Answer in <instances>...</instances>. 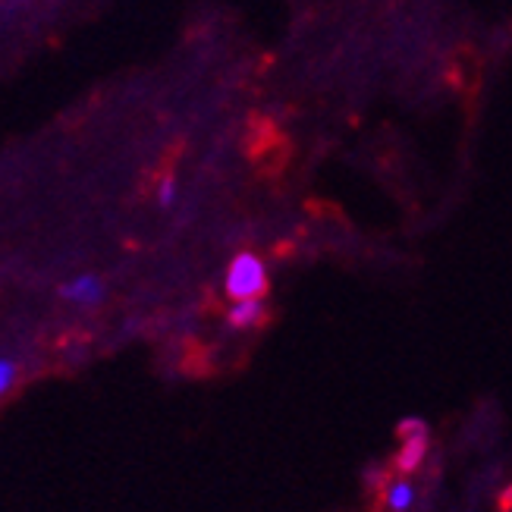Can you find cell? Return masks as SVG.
<instances>
[{
	"label": "cell",
	"instance_id": "1",
	"mask_svg": "<svg viewBox=\"0 0 512 512\" xmlns=\"http://www.w3.org/2000/svg\"><path fill=\"white\" fill-rule=\"evenodd\" d=\"M267 289V267L258 255H236L227 271V293L233 302L242 299H261Z\"/></svg>",
	"mask_w": 512,
	"mask_h": 512
},
{
	"label": "cell",
	"instance_id": "2",
	"mask_svg": "<svg viewBox=\"0 0 512 512\" xmlns=\"http://www.w3.org/2000/svg\"><path fill=\"white\" fill-rule=\"evenodd\" d=\"M60 296L73 305H98L104 299V283L95 274H79L60 286Z\"/></svg>",
	"mask_w": 512,
	"mask_h": 512
},
{
	"label": "cell",
	"instance_id": "3",
	"mask_svg": "<svg viewBox=\"0 0 512 512\" xmlns=\"http://www.w3.org/2000/svg\"><path fill=\"white\" fill-rule=\"evenodd\" d=\"M264 315V302L261 299H242V302H233L230 308V324L233 327H255Z\"/></svg>",
	"mask_w": 512,
	"mask_h": 512
},
{
	"label": "cell",
	"instance_id": "4",
	"mask_svg": "<svg viewBox=\"0 0 512 512\" xmlns=\"http://www.w3.org/2000/svg\"><path fill=\"white\" fill-rule=\"evenodd\" d=\"M425 453H428V437H425V434H418V437L406 440L403 453H399V469H403V472L418 469L421 459H425Z\"/></svg>",
	"mask_w": 512,
	"mask_h": 512
},
{
	"label": "cell",
	"instance_id": "5",
	"mask_svg": "<svg viewBox=\"0 0 512 512\" xmlns=\"http://www.w3.org/2000/svg\"><path fill=\"white\" fill-rule=\"evenodd\" d=\"M384 500H387V506L393 512H406L415 503V487L409 481H396V484L387 487V497Z\"/></svg>",
	"mask_w": 512,
	"mask_h": 512
},
{
	"label": "cell",
	"instance_id": "6",
	"mask_svg": "<svg viewBox=\"0 0 512 512\" xmlns=\"http://www.w3.org/2000/svg\"><path fill=\"white\" fill-rule=\"evenodd\" d=\"M16 381V362L13 359H0V396H4Z\"/></svg>",
	"mask_w": 512,
	"mask_h": 512
},
{
	"label": "cell",
	"instance_id": "7",
	"mask_svg": "<svg viewBox=\"0 0 512 512\" xmlns=\"http://www.w3.org/2000/svg\"><path fill=\"white\" fill-rule=\"evenodd\" d=\"M173 198H176V186H173V180H164L161 189H158V202L161 205H173Z\"/></svg>",
	"mask_w": 512,
	"mask_h": 512
}]
</instances>
